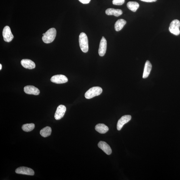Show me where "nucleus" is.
<instances>
[{"instance_id":"f257e3e1","label":"nucleus","mask_w":180,"mask_h":180,"mask_svg":"<svg viewBox=\"0 0 180 180\" xmlns=\"http://www.w3.org/2000/svg\"><path fill=\"white\" fill-rule=\"evenodd\" d=\"M57 34L56 29L54 28L49 29L46 33L43 34L42 40L44 43H51L54 40Z\"/></svg>"},{"instance_id":"f03ea898","label":"nucleus","mask_w":180,"mask_h":180,"mask_svg":"<svg viewBox=\"0 0 180 180\" xmlns=\"http://www.w3.org/2000/svg\"><path fill=\"white\" fill-rule=\"evenodd\" d=\"M79 46L81 50L86 53L88 50V41L87 36L84 32H82L79 37Z\"/></svg>"},{"instance_id":"7ed1b4c3","label":"nucleus","mask_w":180,"mask_h":180,"mask_svg":"<svg viewBox=\"0 0 180 180\" xmlns=\"http://www.w3.org/2000/svg\"><path fill=\"white\" fill-rule=\"evenodd\" d=\"M102 92V89L101 87H93L87 91L85 94V97L86 98L91 99L100 95Z\"/></svg>"},{"instance_id":"20e7f679","label":"nucleus","mask_w":180,"mask_h":180,"mask_svg":"<svg viewBox=\"0 0 180 180\" xmlns=\"http://www.w3.org/2000/svg\"><path fill=\"white\" fill-rule=\"evenodd\" d=\"M180 21L177 19H175L172 21L169 27V31L172 34L176 35L180 34Z\"/></svg>"},{"instance_id":"39448f33","label":"nucleus","mask_w":180,"mask_h":180,"mask_svg":"<svg viewBox=\"0 0 180 180\" xmlns=\"http://www.w3.org/2000/svg\"><path fill=\"white\" fill-rule=\"evenodd\" d=\"M2 35L4 40L7 42H10L14 37L10 27L8 26H5L2 32Z\"/></svg>"},{"instance_id":"423d86ee","label":"nucleus","mask_w":180,"mask_h":180,"mask_svg":"<svg viewBox=\"0 0 180 180\" xmlns=\"http://www.w3.org/2000/svg\"><path fill=\"white\" fill-rule=\"evenodd\" d=\"M51 81L57 84H62L67 82L68 81L67 77L62 74L56 75L52 76Z\"/></svg>"},{"instance_id":"0eeeda50","label":"nucleus","mask_w":180,"mask_h":180,"mask_svg":"<svg viewBox=\"0 0 180 180\" xmlns=\"http://www.w3.org/2000/svg\"><path fill=\"white\" fill-rule=\"evenodd\" d=\"M15 173L18 174H25L29 176H34L35 172L31 168L26 167H19L15 170Z\"/></svg>"},{"instance_id":"6e6552de","label":"nucleus","mask_w":180,"mask_h":180,"mask_svg":"<svg viewBox=\"0 0 180 180\" xmlns=\"http://www.w3.org/2000/svg\"><path fill=\"white\" fill-rule=\"evenodd\" d=\"M66 111V107L64 105H60L57 107L55 113L54 118L55 120H59L62 118L64 115Z\"/></svg>"},{"instance_id":"1a4fd4ad","label":"nucleus","mask_w":180,"mask_h":180,"mask_svg":"<svg viewBox=\"0 0 180 180\" xmlns=\"http://www.w3.org/2000/svg\"><path fill=\"white\" fill-rule=\"evenodd\" d=\"M131 116L130 115H125L123 116L118 121L117 129L118 131H120L124 124L129 122L131 120Z\"/></svg>"},{"instance_id":"9d476101","label":"nucleus","mask_w":180,"mask_h":180,"mask_svg":"<svg viewBox=\"0 0 180 180\" xmlns=\"http://www.w3.org/2000/svg\"><path fill=\"white\" fill-rule=\"evenodd\" d=\"M107 47V41L106 38L102 37L98 49V54L101 57H103L106 53Z\"/></svg>"},{"instance_id":"9b49d317","label":"nucleus","mask_w":180,"mask_h":180,"mask_svg":"<svg viewBox=\"0 0 180 180\" xmlns=\"http://www.w3.org/2000/svg\"><path fill=\"white\" fill-rule=\"evenodd\" d=\"M24 91L25 93L29 95L37 96L40 93V91L38 88L33 85L26 86L24 88Z\"/></svg>"},{"instance_id":"f8f14e48","label":"nucleus","mask_w":180,"mask_h":180,"mask_svg":"<svg viewBox=\"0 0 180 180\" xmlns=\"http://www.w3.org/2000/svg\"><path fill=\"white\" fill-rule=\"evenodd\" d=\"M98 147L103 151L107 155H110L112 153L111 148L108 144L104 141H100L98 144Z\"/></svg>"},{"instance_id":"ddd939ff","label":"nucleus","mask_w":180,"mask_h":180,"mask_svg":"<svg viewBox=\"0 0 180 180\" xmlns=\"http://www.w3.org/2000/svg\"><path fill=\"white\" fill-rule=\"evenodd\" d=\"M21 64L24 68L32 70L35 67V63L31 60L23 59L21 61Z\"/></svg>"},{"instance_id":"4468645a","label":"nucleus","mask_w":180,"mask_h":180,"mask_svg":"<svg viewBox=\"0 0 180 180\" xmlns=\"http://www.w3.org/2000/svg\"><path fill=\"white\" fill-rule=\"evenodd\" d=\"M106 13L108 15H114L115 16H120L123 14V11L120 9H115L109 8L106 11Z\"/></svg>"},{"instance_id":"2eb2a0df","label":"nucleus","mask_w":180,"mask_h":180,"mask_svg":"<svg viewBox=\"0 0 180 180\" xmlns=\"http://www.w3.org/2000/svg\"><path fill=\"white\" fill-rule=\"evenodd\" d=\"M152 65L150 62L148 60L146 62L143 76V78L146 79L149 76L152 69Z\"/></svg>"},{"instance_id":"dca6fc26","label":"nucleus","mask_w":180,"mask_h":180,"mask_svg":"<svg viewBox=\"0 0 180 180\" xmlns=\"http://www.w3.org/2000/svg\"><path fill=\"white\" fill-rule=\"evenodd\" d=\"M95 129L99 133L104 134L106 133L109 130V127L104 124L99 123L95 126Z\"/></svg>"},{"instance_id":"f3484780","label":"nucleus","mask_w":180,"mask_h":180,"mask_svg":"<svg viewBox=\"0 0 180 180\" xmlns=\"http://www.w3.org/2000/svg\"><path fill=\"white\" fill-rule=\"evenodd\" d=\"M126 23V21L124 19H120L116 22L115 28L116 31L118 32L122 29L123 27Z\"/></svg>"},{"instance_id":"a211bd4d","label":"nucleus","mask_w":180,"mask_h":180,"mask_svg":"<svg viewBox=\"0 0 180 180\" xmlns=\"http://www.w3.org/2000/svg\"><path fill=\"white\" fill-rule=\"evenodd\" d=\"M127 6L129 10L135 12L139 7L140 5L137 2L129 1L127 3Z\"/></svg>"},{"instance_id":"6ab92c4d","label":"nucleus","mask_w":180,"mask_h":180,"mask_svg":"<svg viewBox=\"0 0 180 180\" xmlns=\"http://www.w3.org/2000/svg\"><path fill=\"white\" fill-rule=\"evenodd\" d=\"M51 127L49 126H46L41 130L40 133L41 136L46 137L51 135Z\"/></svg>"},{"instance_id":"aec40b11","label":"nucleus","mask_w":180,"mask_h":180,"mask_svg":"<svg viewBox=\"0 0 180 180\" xmlns=\"http://www.w3.org/2000/svg\"><path fill=\"white\" fill-rule=\"evenodd\" d=\"M35 127V124L34 123H27L24 124L22 126V129L23 131L28 132L32 131Z\"/></svg>"},{"instance_id":"412c9836","label":"nucleus","mask_w":180,"mask_h":180,"mask_svg":"<svg viewBox=\"0 0 180 180\" xmlns=\"http://www.w3.org/2000/svg\"><path fill=\"white\" fill-rule=\"evenodd\" d=\"M125 0H113L112 4L115 5H123L125 2Z\"/></svg>"},{"instance_id":"4be33fe9","label":"nucleus","mask_w":180,"mask_h":180,"mask_svg":"<svg viewBox=\"0 0 180 180\" xmlns=\"http://www.w3.org/2000/svg\"><path fill=\"white\" fill-rule=\"evenodd\" d=\"M79 1L83 4H88L89 3L91 0H79Z\"/></svg>"},{"instance_id":"5701e85b","label":"nucleus","mask_w":180,"mask_h":180,"mask_svg":"<svg viewBox=\"0 0 180 180\" xmlns=\"http://www.w3.org/2000/svg\"><path fill=\"white\" fill-rule=\"evenodd\" d=\"M140 1L145 2H156L157 1V0H140Z\"/></svg>"},{"instance_id":"b1692460","label":"nucleus","mask_w":180,"mask_h":180,"mask_svg":"<svg viewBox=\"0 0 180 180\" xmlns=\"http://www.w3.org/2000/svg\"><path fill=\"white\" fill-rule=\"evenodd\" d=\"M2 69V65L1 64H0V70H1Z\"/></svg>"}]
</instances>
